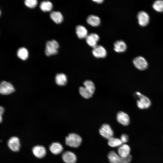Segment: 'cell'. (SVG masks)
I'll list each match as a JSON object with an SVG mask.
<instances>
[{
	"mask_svg": "<svg viewBox=\"0 0 163 163\" xmlns=\"http://www.w3.org/2000/svg\"><path fill=\"white\" fill-rule=\"evenodd\" d=\"M107 157L110 163H129L132 159L130 155L127 158H123L114 151L110 152Z\"/></svg>",
	"mask_w": 163,
	"mask_h": 163,
	"instance_id": "2",
	"label": "cell"
},
{
	"mask_svg": "<svg viewBox=\"0 0 163 163\" xmlns=\"http://www.w3.org/2000/svg\"><path fill=\"white\" fill-rule=\"evenodd\" d=\"M136 97H138L137 101V105L140 109H145L149 108L151 105L150 100L146 96L137 92L135 93Z\"/></svg>",
	"mask_w": 163,
	"mask_h": 163,
	"instance_id": "3",
	"label": "cell"
},
{
	"mask_svg": "<svg viewBox=\"0 0 163 163\" xmlns=\"http://www.w3.org/2000/svg\"><path fill=\"white\" fill-rule=\"evenodd\" d=\"M76 34L78 37L81 39L86 38L88 35V31L86 27L82 25H78L75 28Z\"/></svg>",
	"mask_w": 163,
	"mask_h": 163,
	"instance_id": "15",
	"label": "cell"
},
{
	"mask_svg": "<svg viewBox=\"0 0 163 163\" xmlns=\"http://www.w3.org/2000/svg\"><path fill=\"white\" fill-rule=\"evenodd\" d=\"M130 148L128 145L123 144L118 149V154L122 158H126L130 155Z\"/></svg>",
	"mask_w": 163,
	"mask_h": 163,
	"instance_id": "14",
	"label": "cell"
},
{
	"mask_svg": "<svg viewBox=\"0 0 163 163\" xmlns=\"http://www.w3.org/2000/svg\"><path fill=\"white\" fill-rule=\"evenodd\" d=\"M15 91L12 85L9 82L4 81L1 82L0 85V92L4 95L10 94Z\"/></svg>",
	"mask_w": 163,
	"mask_h": 163,
	"instance_id": "7",
	"label": "cell"
},
{
	"mask_svg": "<svg viewBox=\"0 0 163 163\" xmlns=\"http://www.w3.org/2000/svg\"><path fill=\"white\" fill-rule=\"evenodd\" d=\"M137 18L139 25L142 27L147 26L149 21V17L145 12L141 11L138 12Z\"/></svg>",
	"mask_w": 163,
	"mask_h": 163,
	"instance_id": "9",
	"label": "cell"
},
{
	"mask_svg": "<svg viewBox=\"0 0 163 163\" xmlns=\"http://www.w3.org/2000/svg\"><path fill=\"white\" fill-rule=\"evenodd\" d=\"M63 161L65 163H75L77 157L72 152L66 151L63 153L62 156Z\"/></svg>",
	"mask_w": 163,
	"mask_h": 163,
	"instance_id": "11",
	"label": "cell"
},
{
	"mask_svg": "<svg viewBox=\"0 0 163 163\" xmlns=\"http://www.w3.org/2000/svg\"><path fill=\"white\" fill-rule=\"evenodd\" d=\"M120 139L123 144H125L128 141L129 137L127 135L123 134L121 135Z\"/></svg>",
	"mask_w": 163,
	"mask_h": 163,
	"instance_id": "29",
	"label": "cell"
},
{
	"mask_svg": "<svg viewBox=\"0 0 163 163\" xmlns=\"http://www.w3.org/2000/svg\"><path fill=\"white\" fill-rule=\"evenodd\" d=\"M84 85L87 89L93 94L95 90V87L93 83L90 80H86L83 83Z\"/></svg>",
	"mask_w": 163,
	"mask_h": 163,
	"instance_id": "26",
	"label": "cell"
},
{
	"mask_svg": "<svg viewBox=\"0 0 163 163\" xmlns=\"http://www.w3.org/2000/svg\"><path fill=\"white\" fill-rule=\"evenodd\" d=\"M9 148L13 152H17L20 149V143L19 138L16 136L11 137L8 141Z\"/></svg>",
	"mask_w": 163,
	"mask_h": 163,
	"instance_id": "8",
	"label": "cell"
},
{
	"mask_svg": "<svg viewBox=\"0 0 163 163\" xmlns=\"http://www.w3.org/2000/svg\"><path fill=\"white\" fill-rule=\"evenodd\" d=\"M126 43L123 40L117 41L114 44V50L117 53L123 52L126 50Z\"/></svg>",
	"mask_w": 163,
	"mask_h": 163,
	"instance_id": "17",
	"label": "cell"
},
{
	"mask_svg": "<svg viewBox=\"0 0 163 163\" xmlns=\"http://www.w3.org/2000/svg\"><path fill=\"white\" fill-rule=\"evenodd\" d=\"M108 144L112 147H119L123 144L120 139L113 137L108 139Z\"/></svg>",
	"mask_w": 163,
	"mask_h": 163,
	"instance_id": "22",
	"label": "cell"
},
{
	"mask_svg": "<svg viewBox=\"0 0 163 163\" xmlns=\"http://www.w3.org/2000/svg\"><path fill=\"white\" fill-rule=\"evenodd\" d=\"M50 17L55 23L59 24L63 20V16L62 14L59 11H54L50 14Z\"/></svg>",
	"mask_w": 163,
	"mask_h": 163,
	"instance_id": "19",
	"label": "cell"
},
{
	"mask_svg": "<svg viewBox=\"0 0 163 163\" xmlns=\"http://www.w3.org/2000/svg\"><path fill=\"white\" fill-rule=\"evenodd\" d=\"M117 119L119 123L124 126L128 125L129 123L130 119L129 116L122 111H120L117 113Z\"/></svg>",
	"mask_w": 163,
	"mask_h": 163,
	"instance_id": "13",
	"label": "cell"
},
{
	"mask_svg": "<svg viewBox=\"0 0 163 163\" xmlns=\"http://www.w3.org/2000/svg\"><path fill=\"white\" fill-rule=\"evenodd\" d=\"M55 80L56 83L60 86L65 85L67 82V77L63 73L57 74L56 76Z\"/></svg>",
	"mask_w": 163,
	"mask_h": 163,
	"instance_id": "20",
	"label": "cell"
},
{
	"mask_svg": "<svg viewBox=\"0 0 163 163\" xmlns=\"http://www.w3.org/2000/svg\"><path fill=\"white\" fill-rule=\"evenodd\" d=\"M92 54L94 57L97 58H104L107 55L105 49L102 46L97 45L93 48Z\"/></svg>",
	"mask_w": 163,
	"mask_h": 163,
	"instance_id": "10",
	"label": "cell"
},
{
	"mask_svg": "<svg viewBox=\"0 0 163 163\" xmlns=\"http://www.w3.org/2000/svg\"><path fill=\"white\" fill-rule=\"evenodd\" d=\"M52 7V3L49 1H42L40 5V8L41 10L44 12L50 11Z\"/></svg>",
	"mask_w": 163,
	"mask_h": 163,
	"instance_id": "23",
	"label": "cell"
},
{
	"mask_svg": "<svg viewBox=\"0 0 163 163\" xmlns=\"http://www.w3.org/2000/svg\"><path fill=\"white\" fill-rule=\"evenodd\" d=\"M49 149L51 153L55 155H57L61 153L63 150L62 145L58 142L52 143L49 147Z\"/></svg>",
	"mask_w": 163,
	"mask_h": 163,
	"instance_id": "16",
	"label": "cell"
},
{
	"mask_svg": "<svg viewBox=\"0 0 163 163\" xmlns=\"http://www.w3.org/2000/svg\"><path fill=\"white\" fill-rule=\"evenodd\" d=\"M17 55L19 58L24 60H26L28 58V53L26 49L24 47H21L18 50Z\"/></svg>",
	"mask_w": 163,
	"mask_h": 163,
	"instance_id": "21",
	"label": "cell"
},
{
	"mask_svg": "<svg viewBox=\"0 0 163 163\" xmlns=\"http://www.w3.org/2000/svg\"><path fill=\"white\" fill-rule=\"evenodd\" d=\"M86 21L89 25L94 27L98 26L101 23L100 18L94 15H89L87 18Z\"/></svg>",
	"mask_w": 163,
	"mask_h": 163,
	"instance_id": "18",
	"label": "cell"
},
{
	"mask_svg": "<svg viewBox=\"0 0 163 163\" xmlns=\"http://www.w3.org/2000/svg\"><path fill=\"white\" fill-rule=\"evenodd\" d=\"M59 45L58 43L54 40L48 41L46 43L45 53L47 56L55 55L58 52L57 49Z\"/></svg>",
	"mask_w": 163,
	"mask_h": 163,
	"instance_id": "4",
	"label": "cell"
},
{
	"mask_svg": "<svg viewBox=\"0 0 163 163\" xmlns=\"http://www.w3.org/2000/svg\"><path fill=\"white\" fill-rule=\"evenodd\" d=\"M24 3L27 7L32 8L36 6L37 2V0H26L24 1Z\"/></svg>",
	"mask_w": 163,
	"mask_h": 163,
	"instance_id": "28",
	"label": "cell"
},
{
	"mask_svg": "<svg viewBox=\"0 0 163 163\" xmlns=\"http://www.w3.org/2000/svg\"><path fill=\"white\" fill-rule=\"evenodd\" d=\"M79 92L82 97L86 99L90 98L93 95L90 91L85 87H80L79 88Z\"/></svg>",
	"mask_w": 163,
	"mask_h": 163,
	"instance_id": "24",
	"label": "cell"
},
{
	"mask_svg": "<svg viewBox=\"0 0 163 163\" xmlns=\"http://www.w3.org/2000/svg\"><path fill=\"white\" fill-rule=\"evenodd\" d=\"M100 134L104 138L109 139L113 137L114 133L110 126L107 124H103L99 129Z\"/></svg>",
	"mask_w": 163,
	"mask_h": 163,
	"instance_id": "5",
	"label": "cell"
},
{
	"mask_svg": "<svg viewBox=\"0 0 163 163\" xmlns=\"http://www.w3.org/2000/svg\"><path fill=\"white\" fill-rule=\"evenodd\" d=\"M32 151L34 155L36 157L39 158L44 157L46 154V149L41 145H37L34 146Z\"/></svg>",
	"mask_w": 163,
	"mask_h": 163,
	"instance_id": "12",
	"label": "cell"
},
{
	"mask_svg": "<svg viewBox=\"0 0 163 163\" xmlns=\"http://www.w3.org/2000/svg\"><path fill=\"white\" fill-rule=\"evenodd\" d=\"M135 67L138 69L143 70L146 69L148 66V63L145 58L141 56H137L133 60Z\"/></svg>",
	"mask_w": 163,
	"mask_h": 163,
	"instance_id": "6",
	"label": "cell"
},
{
	"mask_svg": "<svg viewBox=\"0 0 163 163\" xmlns=\"http://www.w3.org/2000/svg\"><path fill=\"white\" fill-rule=\"evenodd\" d=\"M97 42L99 40V37L97 34L94 33H91L90 34Z\"/></svg>",
	"mask_w": 163,
	"mask_h": 163,
	"instance_id": "30",
	"label": "cell"
},
{
	"mask_svg": "<svg viewBox=\"0 0 163 163\" xmlns=\"http://www.w3.org/2000/svg\"><path fill=\"white\" fill-rule=\"evenodd\" d=\"M86 41L87 44L93 48L96 46L97 41L90 34L88 35L86 38Z\"/></svg>",
	"mask_w": 163,
	"mask_h": 163,
	"instance_id": "27",
	"label": "cell"
},
{
	"mask_svg": "<svg viewBox=\"0 0 163 163\" xmlns=\"http://www.w3.org/2000/svg\"><path fill=\"white\" fill-rule=\"evenodd\" d=\"M4 111V108L2 107L1 106L0 108V121L1 122L2 121V117L3 113Z\"/></svg>",
	"mask_w": 163,
	"mask_h": 163,
	"instance_id": "31",
	"label": "cell"
},
{
	"mask_svg": "<svg viewBox=\"0 0 163 163\" xmlns=\"http://www.w3.org/2000/svg\"><path fill=\"white\" fill-rule=\"evenodd\" d=\"M82 139L81 136L75 133H71L65 139L66 144L70 147L77 148L81 144Z\"/></svg>",
	"mask_w": 163,
	"mask_h": 163,
	"instance_id": "1",
	"label": "cell"
},
{
	"mask_svg": "<svg viewBox=\"0 0 163 163\" xmlns=\"http://www.w3.org/2000/svg\"><path fill=\"white\" fill-rule=\"evenodd\" d=\"M93 1L97 3L100 4L102 3L104 1L103 0H93Z\"/></svg>",
	"mask_w": 163,
	"mask_h": 163,
	"instance_id": "32",
	"label": "cell"
},
{
	"mask_svg": "<svg viewBox=\"0 0 163 163\" xmlns=\"http://www.w3.org/2000/svg\"><path fill=\"white\" fill-rule=\"evenodd\" d=\"M152 7L156 11L163 12V0H158L155 1L153 4Z\"/></svg>",
	"mask_w": 163,
	"mask_h": 163,
	"instance_id": "25",
	"label": "cell"
}]
</instances>
